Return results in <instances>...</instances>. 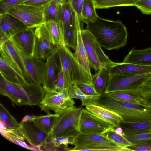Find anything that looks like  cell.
I'll use <instances>...</instances> for the list:
<instances>
[{
  "label": "cell",
  "mask_w": 151,
  "mask_h": 151,
  "mask_svg": "<svg viewBox=\"0 0 151 151\" xmlns=\"http://www.w3.org/2000/svg\"><path fill=\"white\" fill-rule=\"evenodd\" d=\"M86 29L101 46L107 50H117L125 46L128 32L122 21L109 20L99 16L86 24Z\"/></svg>",
  "instance_id": "obj_1"
},
{
  "label": "cell",
  "mask_w": 151,
  "mask_h": 151,
  "mask_svg": "<svg viewBox=\"0 0 151 151\" xmlns=\"http://www.w3.org/2000/svg\"><path fill=\"white\" fill-rule=\"evenodd\" d=\"M0 83V94L19 106L39 105L46 93L41 85L34 83L27 82L22 85L4 79Z\"/></svg>",
  "instance_id": "obj_2"
},
{
  "label": "cell",
  "mask_w": 151,
  "mask_h": 151,
  "mask_svg": "<svg viewBox=\"0 0 151 151\" xmlns=\"http://www.w3.org/2000/svg\"><path fill=\"white\" fill-rule=\"evenodd\" d=\"M98 103L118 114L123 119V122L151 121V109L142 105L119 100L107 93L101 95Z\"/></svg>",
  "instance_id": "obj_3"
},
{
  "label": "cell",
  "mask_w": 151,
  "mask_h": 151,
  "mask_svg": "<svg viewBox=\"0 0 151 151\" xmlns=\"http://www.w3.org/2000/svg\"><path fill=\"white\" fill-rule=\"evenodd\" d=\"M75 147L70 151H131L128 147L122 148L102 134L86 135L81 132L73 138Z\"/></svg>",
  "instance_id": "obj_4"
},
{
  "label": "cell",
  "mask_w": 151,
  "mask_h": 151,
  "mask_svg": "<svg viewBox=\"0 0 151 151\" xmlns=\"http://www.w3.org/2000/svg\"><path fill=\"white\" fill-rule=\"evenodd\" d=\"M82 106H74L59 114L60 116L48 137L72 138L80 132L79 122Z\"/></svg>",
  "instance_id": "obj_5"
},
{
  "label": "cell",
  "mask_w": 151,
  "mask_h": 151,
  "mask_svg": "<svg viewBox=\"0 0 151 151\" xmlns=\"http://www.w3.org/2000/svg\"><path fill=\"white\" fill-rule=\"evenodd\" d=\"M79 20V17L68 2L60 4L58 23L65 46L74 50L77 43L78 23Z\"/></svg>",
  "instance_id": "obj_6"
},
{
  "label": "cell",
  "mask_w": 151,
  "mask_h": 151,
  "mask_svg": "<svg viewBox=\"0 0 151 151\" xmlns=\"http://www.w3.org/2000/svg\"><path fill=\"white\" fill-rule=\"evenodd\" d=\"M46 6L19 4L13 6L6 13L20 20L27 27L35 28L46 22Z\"/></svg>",
  "instance_id": "obj_7"
},
{
  "label": "cell",
  "mask_w": 151,
  "mask_h": 151,
  "mask_svg": "<svg viewBox=\"0 0 151 151\" xmlns=\"http://www.w3.org/2000/svg\"><path fill=\"white\" fill-rule=\"evenodd\" d=\"M58 53L64 78V89H68L74 84L72 78L79 77L83 68L77 60L74 53L66 46L58 45Z\"/></svg>",
  "instance_id": "obj_8"
},
{
  "label": "cell",
  "mask_w": 151,
  "mask_h": 151,
  "mask_svg": "<svg viewBox=\"0 0 151 151\" xmlns=\"http://www.w3.org/2000/svg\"><path fill=\"white\" fill-rule=\"evenodd\" d=\"M150 76L151 73L134 76H110L105 93L117 91L137 92L142 85Z\"/></svg>",
  "instance_id": "obj_9"
},
{
  "label": "cell",
  "mask_w": 151,
  "mask_h": 151,
  "mask_svg": "<svg viewBox=\"0 0 151 151\" xmlns=\"http://www.w3.org/2000/svg\"><path fill=\"white\" fill-rule=\"evenodd\" d=\"M35 43L34 57L43 60L58 48L53 40L46 22L35 28Z\"/></svg>",
  "instance_id": "obj_10"
},
{
  "label": "cell",
  "mask_w": 151,
  "mask_h": 151,
  "mask_svg": "<svg viewBox=\"0 0 151 151\" xmlns=\"http://www.w3.org/2000/svg\"><path fill=\"white\" fill-rule=\"evenodd\" d=\"M75 102L70 97L68 89L53 93H46L39 105L47 114L52 110L55 113L60 114L74 106Z\"/></svg>",
  "instance_id": "obj_11"
},
{
  "label": "cell",
  "mask_w": 151,
  "mask_h": 151,
  "mask_svg": "<svg viewBox=\"0 0 151 151\" xmlns=\"http://www.w3.org/2000/svg\"><path fill=\"white\" fill-rule=\"evenodd\" d=\"M11 39L24 65L27 73V81L42 84L45 70V63L43 60L29 56L12 38Z\"/></svg>",
  "instance_id": "obj_12"
},
{
  "label": "cell",
  "mask_w": 151,
  "mask_h": 151,
  "mask_svg": "<svg viewBox=\"0 0 151 151\" xmlns=\"http://www.w3.org/2000/svg\"><path fill=\"white\" fill-rule=\"evenodd\" d=\"M114 126L83 108L79 122V131L83 134H102Z\"/></svg>",
  "instance_id": "obj_13"
},
{
  "label": "cell",
  "mask_w": 151,
  "mask_h": 151,
  "mask_svg": "<svg viewBox=\"0 0 151 151\" xmlns=\"http://www.w3.org/2000/svg\"><path fill=\"white\" fill-rule=\"evenodd\" d=\"M32 116H26L19 123L25 139L32 147L41 150L47 135L37 127L31 120Z\"/></svg>",
  "instance_id": "obj_14"
},
{
  "label": "cell",
  "mask_w": 151,
  "mask_h": 151,
  "mask_svg": "<svg viewBox=\"0 0 151 151\" xmlns=\"http://www.w3.org/2000/svg\"><path fill=\"white\" fill-rule=\"evenodd\" d=\"M61 69L58 49L46 59L42 87L46 93L57 91V76Z\"/></svg>",
  "instance_id": "obj_15"
},
{
  "label": "cell",
  "mask_w": 151,
  "mask_h": 151,
  "mask_svg": "<svg viewBox=\"0 0 151 151\" xmlns=\"http://www.w3.org/2000/svg\"><path fill=\"white\" fill-rule=\"evenodd\" d=\"M0 58L26 79L27 73L26 69L11 39L0 45Z\"/></svg>",
  "instance_id": "obj_16"
},
{
  "label": "cell",
  "mask_w": 151,
  "mask_h": 151,
  "mask_svg": "<svg viewBox=\"0 0 151 151\" xmlns=\"http://www.w3.org/2000/svg\"><path fill=\"white\" fill-rule=\"evenodd\" d=\"M20 20L7 13L0 14V45L26 28Z\"/></svg>",
  "instance_id": "obj_17"
},
{
  "label": "cell",
  "mask_w": 151,
  "mask_h": 151,
  "mask_svg": "<svg viewBox=\"0 0 151 151\" xmlns=\"http://www.w3.org/2000/svg\"><path fill=\"white\" fill-rule=\"evenodd\" d=\"M108 69L110 76L117 74L134 76L151 73V66L122 62L117 63Z\"/></svg>",
  "instance_id": "obj_18"
},
{
  "label": "cell",
  "mask_w": 151,
  "mask_h": 151,
  "mask_svg": "<svg viewBox=\"0 0 151 151\" xmlns=\"http://www.w3.org/2000/svg\"><path fill=\"white\" fill-rule=\"evenodd\" d=\"M81 33L90 67L97 73L101 68V64L96 52L95 46L96 39L86 29H81Z\"/></svg>",
  "instance_id": "obj_19"
},
{
  "label": "cell",
  "mask_w": 151,
  "mask_h": 151,
  "mask_svg": "<svg viewBox=\"0 0 151 151\" xmlns=\"http://www.w3.org/2000/svg\"><path fill=\"white\" fill-rule=\"evenodd\" d=\"M34 28L27 27L12 39L28 56L34 57L35 43Z\"/></svg>",
  "instance_id": "obj_20"
},
{
  "label": "cell",
  "mask_w": 151,
  "mask_h": 151,
  "mask_svg": "<svg viewBox=\"0 0 151 151\" xmlns=\"http://www.w3.org/2000/svg\"><path fill=\"white\" fill-rule=\"evenodd\" d=\"M122 62L151 66V47L140 50L132 48Z\"/></svg>",
  "instance_id": "obj_21"
},
{
  "label": "cell",
  "mask_w": 151,
  "mask_h": 151,
  "mask_svg": "<svg viewBox=\"0 0 151 151\" xmlns=\"http://www.w3.org/2000/svg\"><path fill=\"white\" fill-rule=\"evenodd\" d=\"M86 109L97 116L113 124L115 128L119 127L123 121L118 114L99 105H91L85 106Z\"/></svg>",
  "instance_id": "obj_22"
},
{
  "label": "cell",
  "mask_w": 151,
  "mask_h": 151,
  "mask_svg": "<svg viewBox=\"0 0 151 151\" xmlns=\"http://www.w3.org/2000/svg\"><path fill=\"white\" fill-rule=\"evenodd\" d=\"M60 114H48L45 115L32 116L31 118L35 125L47 135L53 129Z\"/></svg>",
  "instance_id": "obj_23"
},
{
  "label": "cell",
  "mask_w": 151,
  "mask_h": 151,
  "mask_svg": "<svg viewBox=\"0 0 151 151\" xmlns=\"http://www.w3.org/2000/svg\"><path fill=\"white\" fill-rule=\"evenodd\" d=\"M81 21L79 20L78 23L77 43L74 54L79 63L90 75H92L91 67L81 35Z\"/></svg>",
  "instance_id": "obj_24"
},
{
  "label": "cell",
  "mask_w": 151,
  "mask_h": 151,
  "mask_svg": "<svg viewBox=\"0 0 151 151\" xmlns=\"http://www.w3.org/2000/svg\"><path fill=\"white\" fill-rule=\"evenodd\" d=\"M110 76L108 70L103 65H101L99 72L94 75H92L93 84L99 95L105 93Z\"/></svg>",
  "instance_id": "obj_25"
},
{
  "label": "cell",
  "mask_w": 151,
  "mask_h": 151,
  "mask_svg": "<svg viewBox=\"0 0 151 151\" xmlns=\"http://www.w3.org/2000/svg\"><path fill=\"white\" fill-rule=\"evenodd\" d=\"M0 73V75L9 82L22 85L27 82L24 77L9 65L1 58Z\"/></svg>",
  "instance_id": "obj_26"
},
{
  "label": "cell",
  "mask_w": 151,
  "mask_h": 151,
  "mask_svg": "<svg viewBox=\"0 0 151 151\" xmlns=\"http://www.w3.org/2000/svg\"><path fill=\"white\" fill-rule=\"evenodd\" d=\"M0 125L1 134L5 138L27 148H30L24 142L25 139L22 133L19 124L18 127L11 129H6L2 123L1 122Z\"/></svg>",
  "instance_id": "obj_27"
},
{
  "label": "cell",
  "mask_w": 151,
  "mask_h": 151,
  "mask_svg": "<svg viewBox=\"0 0 151 151\" xmlns=\"http://www.w3.org/2000/svg\"><path fill=\"white\" fill-rule=\"evenodd\" d=\"M68 93L70 98L80 100L82 106L91 105H98V101L101 95H86L81 91L76 84H73L69 88Z\"/></svg>",
  "instance_id": "obj_28"
},
{
  "label": "cell",
  "mask_w": 151,
  "mask_h": 151,
  "mask_svg": "<svg viewBox=\"0 0 151 151\" xmlns=\"http://www.w3.org/2000/svg\"><path fill=\"white\" fill-rule=\"evenodd\" d=\"M95 0H84L80 19L86 24L94 21L98 17L94 4Z\"/></svg>",
  "instance_id": "obj_29"
},
{
  "label": "cell",
  "mask_w": 151,
  "mask_h": 151,
  "mask_svg": "<svg viewBox=\"0 0 151 151\" xmlns=\"http://www.w3.org/2000/svg\"><path fill=\"white\" fill-rule=\"evenodd\" d=\"M141 0H95L96 9H103L128 6H134Z\"/></svg>",
  "instance_id": "obj_30"
},
{
  "label": "cell",
  "mask_w": 151,
  "mask_h": 151,
  "mask_svg": "<svg viewBox=\"0 0 151 151\" xmlns=\"http://www.w3.org/2000/svg\"><path fill=\"white\" fill-rule=\"evenodd\" d=\"M114 98L119 100L142 105L143 100L138 94V92L132 93L124 91H114L107 93Z\"/></svg>",
  "instance_id": "obj_31"
},
{
  "label": "cell",
  "mask_w": 151,
  "mask_h": 151,
  "mask_svg": "<svg viewBox=\"0 0 151 151\" xmlns=\"http://www.w3.org/2000/svg\"><path fill=\"white\" fill-rule=\"evenodd\" d=\"M46 23L55 44L58 46H65L63 33L58 22L50 19Z\"/></svg>",
  "instance_id": "obj_32"
},
{
  "label": "cell",
  "mask_w": 151,
  "mask_h": 151,
  "mask_svg": "<svg viewBox=\"0 0 151 151\" xmlns=\"http://www.w3.org/2000/svg\"><path fill=\"white\" fill-rule=\"evenodd\" d=\"M102 134L121 147L126 148L133 145L123 135L117 134L115 128L109 129Z\"/></svg>",
  "instance_id": "obj_33"
},
{
  "label": "cell",
  "mask_w": 151,
  "mask_h": 151,
  "mask_svg": "<svg viewBox=\"0 0 151 151\" xmlns=\"http://www.w3.org/2000/svg\"><path fill=\"white\" fill-rule=\"evenodd\" d=\"M0 120L4 123L6 129H12L19 126V123L1 103L0 104Z\"/></svg>",
  "instance_id": "obj_34"
},
{
  "label": "cell",
  "mask_w": 151,
  "mask_h": 151,
  "mask_svg": "<svg viewBox=\"0 0 151 151\" xmlns=\"http://www.w3.org/2000/svg\"><path fill=\"white\" fill-rule=\"evenodd\" d=\"M60 4L52 1L47 4L45 7L46 22L52 19L58 22Z\"/></svg>",
  "instance_id": "obj_35"
},
{
  "label": "cell",
  "mask_w": 151,
  "mask_h": 151,
  "mask_svg": "<svg viewBox=\"0 0 151 151\" xmlns=\"http://www.w3.org/2000/svg\"><path fill=\"white\" fill-rule=\"evenodd\" d=\"M123 136L133 145L151 140V131L134 134H124Z\"/></svg>",
  "instance_id": "obj_36"
},
{
  "label": "cell",
  "mask_w": 151,
  "mask_h": 151,
  "mask_svg": "<svg viewBox=\"0 0 151 151\" xmlns=\"http://www.w3.org/2000/svg\"><path fill=\"white\" fill-rule=\"evenodd\" d=\"M95 46L96 53L101 65H104L106 68L108 69L117 63L111 61L109 59L108 57L106 55L103 51L101 46L96 40L95 42Z\"/></svg>",
  "instance_id": "obj_37"
},
{
  "label": "cell",
  "mask_w": 151,
  "mask_h": 151,
  "mask_svg": "<svg viewBox=\"0 0 151 151\" xmlns=\"http://www.w3.org/2000/svg\"><path fill=\"white\" fill-rule=\"evenodd\" d=\"M138 92L140 96L144 100L151 99V76L142 85Z\"/></svg>",
  "instance_id": "obj_38"
},
{
  "label": "cell",
  "mask_w": 151,
  "mask_h": 151,
  "mask_svg": "<svg viewBox=\"0 0 151 151\" xmlns=\"http://www.w3.org/2000/svg\"><path fill=\"white\" fill-rule=\"evenodd\" d=\"M26 0H1L0 2V13L6 12L13 6L21 4Z\"/></svg>",
  "instance_id": "obj_39"
},
{
  "label": "cell",
  "mask_w": 151,
  "mask_h": 151,
  "mask_svg": "<svg viewBox=\"0 0 151 151\" xmlns=\"http://www.w3.org/2000/svg\"><path fill=\"white\" fill-rule=\"evenodd\" d=\"M145 14H151V0H141L136 3L134 6Z\"/></svg>",
  "instance_id": "obj_40"
},
{
  "label": "cell",
  "mask_w": 151,
  "mask_h": 151,
  "mask_svg": "<svg viewBox=\"0 0 151 151\" xmlns=\"http://www.w3.org/2000/svg\"><path fill=\"white\" fill-rule=\"evenodd\" d=\"M76 85L81 91L86 95H99L96 91L92 84L79 83L76 84Z\"/></svg>",
  "instance_id": "obj_41"
},
{
  "label": "cell",
  "mask_w": 151,
  "mask_h": 151,
  "mask_svg": "<svg viewBox=\"0 0 151 151\" xmlns=\"http://www.w3.org/2000/svg\"><path fill=\"white\" fill-rule=\"evenodd\" d=\"M128 147L131 151H151V140L133 145Z\"/></svg>",
  "instance_id": "obj_42"
},
{
  "label": "cell",
  "mask_w": 151,
  "mask_h": 151,
  "mask_svg": "<svg viewBox=\"0 0 151 151\" xmlns=\"http://www.w3.org/2000/svg\"><path fill=\"white\" fill-rule=\"evenodd\" d=\"M84 0H68V2L80 19Z\"/></svg>",
  "instance_id": "obj_43"
},
{
  "label": "cell",
  "mask_w": 151,
  "mask_h": 151,
  "mask_svg": "<svg viewBox=\"0 0 151 151\" xmlns=\"http://www.w3.org/2000/svg\"><path fill=\"white\" fill-rule=\"evenodd\" d=\"M53 0H26L21 4L45 6Z\"/></svg>",
  "instance_id": "obj_44"
},
{
  "label": "cell",
  "mask_w": 151,
  "mask_h": 151,
  "mask_svg": "<svg viewBox=\"0 0 151 151\" xmlns=\"http://www.w3.org/2000/svg\"><path fill=\"white\" fill-rule=\"evenodd\" d=\"M57 88L58 91H61L64 89V80L63 73L61 69L59 72L57 78Z\"/></svg>",
  "instance_id": "obj_45"
},
{
  "label": "cell",
  "mask_w": 151,
  "mask_h": 151,
  "mask_svg": "<svg viewBox=\"0 0 151 151\" xmlns=\"http://www.w3.org/2000/svg\"><path fill=\"white\" fill-rule=\"evenodd\" d=\"M142 104L144 106L151 109V99L147 100L143 99L142 103Z\"/></svg>",
  "instance_id": "obj_46"
},
{
  "label": "cell",
  "mask_w": 151,
  "mask_h": 151,
  "mask_svg": "<svg viewBox=\"0 0 151 151\" xmlns=\"http://www.w3.org/2000/svg\"><path fill=\"white\" fill-rule=\"evenodd\" d=\"M116 132L118 134L121 135H123V131L122 128L120 127H116V129H115Z\"/></svg>",
  "instance_id": "obj_47"
},
{
  "label": "cell",
  "mask_w": 151,
  "mask_h": 151,
  "mask_svg": "<svg viewBox=\"0 0 151 151\" xmlns=\"http://www.w3.org/2000/svg\"><path fill=\"white\" fill-rule=\"evenodd\" d=\"M68 0H53L55 3L59 4H61L64 3L68 2Z\"/></svg>",
  "instance_id": "obj_48"
},
{
  "label": "cell",
  "mask_w": 151,
  "mask_h": 151,
  "mask_svg": "<svg viewBox=\"0 0 151 151\" xmlns=\"http://www.w3.org/2000/svg\"><path fill=\"white\" fill-rule=\"evenodd\" d=\"M148 132L151 131V121L148 122Z\"/></svg>",
  "instance_id": "obj_49"
},
{
  "label": "cell",
  "mask_w": 151,
  "mask_h": 151,
  "mask_svg": "<svg viewBox=\"0 0 151 151\" xmlns=\"http://www.w3.org/2000/svg\"></svg>",
  "instance_id": "obj_50"
}]
</instances>
